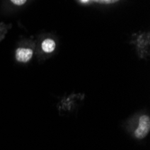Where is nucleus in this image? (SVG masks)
<instances>
[{
	"mask_svg": "<svg viewBox=\"0 0 150 150\" xmlns=\"http://www.w3.org/2000/svg\"><path fill=\"white\" fill-rule=\"evenodd\" d=\"M11 1L13 4L17 5V6H22V5H23L26 2V0H11Z\"/></svg>",
	"mask_w": 150,
	"mask_h": 150,
	"instance_id": "nucleus-5",
	"label": "nucleus"
},
{
	"mask_svg": "<svg viewBox=\"0 0 150 150\" xmlns=\"http://www.w3.org/2000/svg\"><path fill=\"white\" fill-rule=\"evenodd\" d=\"M82 3H89L90 1H94L100 4H113L118 2L119 0H80Z\"/></svg>",
	"mask_w": 150,
	"mask_h": 150,
	"instance_id": "nucleus-4",
	"label": "nucleus"
},
{
	"mask_svg": "<svg viewBox=\"0 0 150 150\" xmlns=\"http://www.w3.org/2000/svg\"><path fill=\"white\" fill-rule=\"evenodd\" d=\"M149 130H150V119H149V117L146 115L141 116L139 118V127L135 131V136L139 139H144L148 134Z\"/></svg>",
	"mask_w": 150,
	"mask_h": 150,
	"instance_id": "nucleus-1",
	"label": "nucleus"
},
{
	"mask_svg": "<svg viewBox=\"0 0 150 150\" xmlns=\"http://www.w3.org/2000/svg\"><path fill=\"white\" fill-rule=\"evenodd\" d=\"M42 47L45 52H52L56 47V44L54 42V40H52L50 39H47V40H44Z\"/></svg>",
	"mask_w": 150,
	"mask_h": 150,
	"instance_id": "nucleus-3",
	"label": "nucleus"
},
{
	"mask_svg": "<svg viewBox=\"0 0 150 150\" xmlns=\"http://www.w3.org/2000/svg\"><path fill=\"white\" fill-rule=\"evenodd\" d=\"M33 56V50L30 49L19 48L16 52V59L20 62H27L31 59Z\"/></svg>",
	"mask_w": 150,
	"mask_h": 150,
	"instance_id": "nucleus-2",
	"label": "nucleus"
}]
</instances>
